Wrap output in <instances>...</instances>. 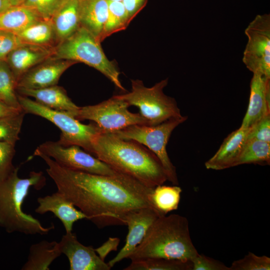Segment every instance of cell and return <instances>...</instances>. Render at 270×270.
Masks as SVG:
<instances>
[{
    "instance_id": "cell-1",
    "label": "cell",
    "mask_w": 270,
    "mask_h": 270,
    "mask_svg": "<svg viewBox=\"0 0 270 270\" xmlns=\"http://www.w3.org/2000/svg\"><path fill=\"white\" fill-rule=\"evenodd\" d=\"M34 155L47 164L46 172L58 191L99 228L124 224L125 216L130 212L146 207L156 210L151 198L154 188L130 176L124 174L103 176L72 170L60 166L36 150Z\"/></svg>"
},
{
    "instance_id": "cell-2",
    "label": "cell",
    "mask_w": 270,
    "mask_h": 270,
    "mask_svg": "<svg viewBox=\"0 0 270 270\" xmlns=\"http://www.w3.org/2000/svg\"><path fill=\"white\" fill-rule=\"evenodd\" d=\"M91 154L148 188H154L167 180L154 154L134 140L120 138L113 133L98 134L92 140Z\"/></svg>"
},
{
    "instance_id": "cell-3",
    "label": "cell",
    "mask_w": 270,
    "mask_h": 270,
    "mask_svg": "<svg viewBox=\"0 0 270 270\" xmlns=\"http://www.w3.org/2000/svg\"><path fill=\"white\" fill-rule=\"evenodd\" d=\"M199 253L190 238L187 218L177 214L159 216L128 258H165L192 261Z\"/></svg>"
},
{
    "instance_id": "cell-4",
    "label": "cell",
    "mask_w": 270,
    "mask_h": 270,
    "mask_svg": "<svg viewBox=\"0 0 270 270\" xmlns=\"http://www.w3.org/2000/svg\"><path fill=\"white\" fill-rule=\"evenodd\" d=\"M19 167L4 180L0 181V227L7 232H20L28 235L48 234L54 229L53 224L48 227L32 215L24 212L22 205L31 188L42 189L46 180L42 172H31L28 178L19 177Z\"/></svg>"
},
{
    "instance_id": "cell-5",
    "label": "cell",
    "mask_w": 270,
    "mask_h": 270,
    "mask_svg": "<svg viewBox=\"0 0 270 270\" xmlns=\"http://www.w3.org/2000/svg\"><path fill=\"white\" fill-rule=\"evenodd\" d=\"M51 58L84 63L100 72L120 90H126L115 63L106 56L100 42L83 27L54 46Z\"/></svg>"
},
{
    "instance_id": "cell-6",
    "label": "cell",
    "mask_w": 270,
    "mask_h": 270,
    "mask_svg": "<svg viewBox=\"0 0 270 270\" xmlns=\"http://www.w3.org/2000/svg\"><path fill=\"white\" fill-rule=\"evenodd\" d=\"M18 98L22 110L26 114H31L44 118L56 126L61 131L58 142L66 146H79L92 154V142L94 137L102 132L94 123L84 124L70 114L54 110L22 95L18 94Z\"/></svg>"
},
{
    "instance_id": "cell-7",
    "label": "cell",
    "mask_w": 270,
    "mask_h": 270,
    "mask_svg": "<svg viewBox=\"0 0 270 270\" xmlns=\"http://www.w3.org/2000/svg\"><path fill=\"white\" fill-rule=\"evenodd\" d=\"M168 80L166 78L148 88L142 80H132L131 91L116 96L130 106L138 108L139 113L147 120L148 125H156L170 118L182 116L175 99L164 92Z\"/></svg>"
},
{
    "instance_id": "cell-8",
    "label": "cell",
    "mask_w": 270,
    "mask_h": 270,
    "mask_svg": "<svg viewBox=\"0 0 270 270\" xmlns=\"http://www.w3.org/2000/svg\"><path fill=\"white\" fill-rule=\"evenodd\" d=\"M188 118L186 116L172 118L154 126L134 124L113 133L118 138L134 140L151 150L160 162L167 180L178 185L176 168L166 151V145L173 130Z\"/></svg>"
},
{
    "instance_id": "cell-9",
    "label": "cell",
    "mask_w": 270,
    "mask_h": 270,
    "mask_svg": "<svg viewBox=\"0 0 270 270\" xmlns=\"http://www.w3.org/2000/svg\"><path fill=\"white\" fill-rule=\"evenodd\" d=\"M130 106L115 95L96 104L80 107L75 118L92 121L102 132H114L134 124L148 125L140 113L130 112Z\"/></svg>"
},
{
    "instance_id": "cell-10",
    "label": "cell",
    "mask_w": 270,
    "mask_h": 270,
    "mask_svg": "<svg viewBox=\"0 0 270 270\" xmlns=\"http://www.w3.org/2000/svg\"><path fill=\"white\" fill-rule=\"evenodd\" d=\"M242 62L253 74L270 78V14L257 15L245 29Z\"/></svg>"
},
{
    "instance_id": "cell-11",
    "label": "cell",
    "mask_w": 270,
    "mask_h": 270,
    "mask_svg": "<svg viewBox=\"0 0 270 270\" xmlns=\"http://www.w3.org/2000/svg\"><path fill=\"white\" fill-rule=\"evenodd\" d=\"M36 150L68 169L103 176H116L122 174L78 146H65L58 142L48 141Z\"/></svg>"
},
{
    "instance_id": "cell-12",
    "label": "cell",
    "mask_w": 270,
    "mask_h": 270,
    "mask_svg": "<svg viewBox=\"0 0 270 270\" xmlns=\"http://www.w3.org/2000/svg\"><path fill=\"white\" fill-rule=\"evenodd\" d=\"M161 215L152 208H143L129 212L126 216L124 224L128 226V232L124 246L108 264L112 268L116 263L128 258L136 246L142 242L153 222Z\"/></svg>"
},
{
    "instance_id": "cell-13",
    "label": "cell",
    "mask_w": 270,
    "mask_h": 270,
    "mask_svg": "<svg viewBox=\"0 0 270 270\" xmlns=\"http://www.w3.org/2000/svg\"><path fill=\"white\" fill-rule=\"evenodd\" d=\"M59 243L62 254L68 258L70 270H110L92 246H86L78 240L75 233L66 232Z\"/></svg>"
},
{
    "instance_id": "cell-14",
    "label": "cell",
    "mask_w": 270,
    "mask_h": 270,
    "mask_svg": "<svg viewBox=\"0 0 270 270\" xmlns=\"http://www.w3.org/2000/svg\"><path fill=\"white\" fill-rule=\"evenodd\" d=\"M76 62L50 58L34 66L18 80L16 88L39 89L57 85L62 74Z\"/></svg>"
},
{
    "instance_id": "cell-15",
    "label": "cell",
    "mask_w": 270,
    "mask_h": 270,
    "mask_svg": "<svg viewBox=\"0 0 270 270\" xmlns=\"http://www.w3.org/2000/svg\"><path fill=\"white\" fill-rule=\"evenodd\" d=\"M270 114V78L253 74L250 96L246 114L240 128H250L264 116Z\"/></svg>"
},
{
    "instance_id": "cell-16",
    "label": "cell",
    "mask_w": 270,
    "mask_h": 270,
    "mask_svg": "<svg viewBox=\"0 0 270 270\" xmlns=\"http://www.w3.org/2000/svg\"><path fill=\"white\" fill-rule=\"evenodd\" d=\"M54 48L22 43L7 56L6 62L17 82L28 70L51 58Z\"/></svg>"
},
{
    "instance_id": "cell-17",
    "label": "cell",
    "mask_w": 270,
    "mask_h": 270,
    "mask_svg": "<svg viewBox=\"0 0 270 270\" xmlns=\"http://www.w3.org/2000/svg\"><path fill=\"white\" fill-rule=\"evenodd\" d=\"M35 212L38 214L52 212L62 224L66 232H72L74 223L87 216L61 192L57 191L50 195L39 197Z\"/></svg>"
},
{
    "instance_id": "cell-18",
    "label": "cell",
    "mask_w": 270,
    "mask_h": 270,
    "mask_svg": "<svg viewBox=\"0 0 270 270\" xmlns=\"http://www.w3.org/2000/svg\"><path fill=\"white\" fill-rule=\"evenodd\" d=\"M250 128L240 127L224 140L216 154L205 162L207 169L222 170L234 166L246 140Z\"/></svg>"
},
{
    "instance_id": "cell-19",
    "label": "cell",
    "mask_w": 270,
    "mask_h": 270,
    "mask_svg": "<svg viewBox=\"0 0 270 270\" xmlns=\"http://www.w3.org/2000/svg\"><path fill=\"white\" fill-rule=\"evenodd\" d=\"M16 90L20 95L34 98L44 106L66 112L74 118L80 108L70 98L66 90L57 85L39 89L17 88Z\"/></svg>"
},
{
    "instance_id": "cell-20",
    "label": "cell",
    "mask_w": 270,
    "mask_h": 270,
    "mask_svg": "<svg viewBox=\"0 0 270 270\" xmlns=\"http://www.w3.org/2000/svg\"><path fill=\"white\" fill-rule=\"evenodd\" d=\"M80 2L64 0L52 16L50 21L58 43L72 36L80 27Z\"/></svg>"
},
{
    "instance_id": "cell-21",
    "label": "cell",
    "mask_w": 270,
    "mask_h": 270,
    "mask_svg": "<svg viewBox=\"0 0 270 270\" xmlns=\"http://www.w3.org/2000/svg\"><path fill=\"white\" fill-rule=\"evenodd\" d=\"M108 14V0H80V26L88 30L99 41Z\"/></svg>"
},
{
    "instance_id": "cell-22",
    "label": "cell",
    "mask_w": 270,
    "mask_h": 270,
    "mask_svg": "<svg viewBox=\"0 0 270 270\" xmlns=\"http://www.w3.org/2000/svg\"><path fill=\"white\" fill-rule=\"evenodd\" d=\"M58 242L42 240L29 248L22 270H49L52 263L62 254Z\"/></svg>"
},
{
    "instance_id": "cell-23",
    "label": "cell",
    "mask_w": 270,
    "mask_h": 270,
    "mask_svg": "<svg viewBox=\"0 0 270 270\" xmlns=\"http://www.w3.org/2000/svg\"><path fill=\"white\" fill-rule=\"evenodd\" d=\"M41 20L43 19L28 8L11 6L0 14V30L17 34Z\"/></svg>"
},
{
    "instance_id": "cell-24",
    "label": "cell",
    "mask_w": 270,
    "mask_h": 270,
    "mask_svg": "<svg viewBox=\"0 0 270 270\" xmlns=\"http://www.w3.org/2000/svg\"><path fill=\"white\" fill-rule=\"evenodd\" d=\"M22 43L54 48L58 43L50 20H41L16 34Z\"/></svg>"
},
{
    "instance_id": "cell-25",
    "label": "cell",
    "mask_w": 270,
    "mask_h": 270,
    "mask_svg": "<svg viewBox=\"0 0 270 270\" xmlns=\"http://www.w3.org/2000/svg\"><path fill=\"white\" fill-rule=\"evenodd\" d=\"M182 190L178 185L159 184L155 186L151 198L155 208L161 215L178 209Z\"/></svg>"
},
{
    "instance_id": "cell-26",
    "label": "cell",
    "mask_w": 270,
    "mask_h": 270,
    "mask_svg": "<svg viewBox=\"0 0 270 270\" xmlns=\"http://www.w3.org/2000/svg\"><path fill=\"white\" fill-rule=\"evenodd\" d=\"M250 164H270V143L254 139L246 140L234 166Z\"/></svg>"
},
{
    "instance_id": "cell-27",
    "label": "cell",
    "mask_w": 270,
    "mask_h": 270,
    "mask_svg": "<svg viewBox=\"0 0 270 270\" xmlns=\"http://www.w3.org/2000/svg\"><path fill=\"white\" fill-rule=\"evenodd\" d=\"M124 270H192V264L179 259L148 258L132 260Z\"/></svg>"
},
{
    "instance_id": "cell-28",
    "label": "cell",
    "mask_w": 270,
    "mask_h": 270,
    "mask_svg": "<svg viewBox=\"0 0 270 270\" xmlns=\"http://www.w3.org/2000/svg\"><path fill=\"white\" fill-rule=\"evenodd\" d=\"M130 22L122 2L108 0V14L104 26L100 42L112 34L126 30Z\"/></svg>"
},
{
    "instance_id": "cell-29",
    "label": "cell",
    "mask_w": 270,
    "mask_h": 270,
    "mask_svg": "<svg viewBox=\"0 0 270 270\" xmlns=\"http://www.w3.org/2000/svg\"><path fill=\"white\" fill-rule=\"evenodd\" d=\"M16 81L6 60L0 61V99L9 106L21 108L16 93Z\"/></svg>"
},
{
    "instance_id": "cell-30",
    "label": "cell",
    "mask_w": 270,
    "mask_h": 270,
    "mask_svg": "<svg viewBox=\"0 0 270 270\" xmlns=\"http://www.w3.org/2000/svg\"><path fill=\"white\" fill-rule=\"evenodd\" d=\"M26 113L22 111L0 118V141L13 144L20 140V133Z\"/></svg>"
},
{
    "instance_id": "cell-31",
    "label": "cell",
    "mask_w": 270,
    "mask_h": 270,
    "mask_svg": "<svg viewBox=\"0 0 270 270\" xmlns=\"http://www.w3.org/2000/svg\"><path fill=\"white\" fill-rule=\"evenodd\" d=\"M230 270H270V258L249 252L243 258L234 261Z\"/></svg>"
},
{
    "instance_id": "cell-32",
    "label": "cell",
    "mask_w": 270,
    "mask_h": 270,
    "mask_svg": "<svg viewBox=\"0 0 270 270\" xmlns=\"http://www.w3.org/2000/svg\"><path fill=\"white\" fill-rule=\"evenodd\" d=\"M64 0H24L22 5L35 12L42 19L50 20Z\"/></svg>"
},
{
    "instance_id": "cell-33",
    "label": "cell",
    "mask_w": 270,
    "mask_h": 270,
    "mask_svg": "<svg viewBox=\"0 0 270 270\" xmlns=\"http://www.w3.org/2000/svg\"><path fill=\"white\" fill-rule=\"evenodd\" d=\"M14 144L0 141V181L6 178L14 169L12 160L15 154Z\"/></svg>"
},
{
    "instance_id": "cell-34",
    "label": "cell",
    "mask_w": 270,
    "mask_h": 270,
    "mask_svg": "<svg viewBox=\"0 0 270 270\" xmlns=\"http://www.w3.org/2000/svg\"><path fill=\"white\" fill-rule=\"evenodd\" d=\"M250 139L270 143V114L263 117L250 128L246 140Z\"/></svg>"
},
{
    "instance_id": "cell-35",
    "label": "cell",
    "mask_w": 270,
    "mask_h": 270,
    "mask_svg": "<svg viewBox=\"0 0 270 270\" xmlns=\"http://www.w3.org/2000/svg\"><path fill=\"white\" fill-rule=\"evenodd\" d=\"M21 44L16 34L0 30V61L5 60L8 54Z\"/></svg>"
},
{
    "instance_id": "cell-36",
    "label": "cell",
    "mask_w": 270,
    "mask_h": 270,
    "mask_svg": "<svg viewBox=\"0 0 270 270\" xmlns=\"http://www.w3.org/2000/svg\"><path fill=\"white\" fill-rule=\"evenodd\" d=\"M192 270H230L221 262L204 254H198L192 260Z\"/></svg>"
},
{
    "instance_id": "cell-37",
    "label": "cell",
    "mask_w": 270,
    "mask_h": 270,
    "mask_svg": "<svg viewBox=\"0 0 270 270\" xmlns=\"http://www.w3.org/2000/svg\"><path fill=\"white\" fill-rule=\"evenodd\" d=\"M146 0H122V2L130 22L144 6Z\"/></svg>"
},
{
    "instance_id": "cell-38",
    "label": "cell",
    "mask_w": 270,
    "mask_h": 270,
    "mask_svg": "<svg viewBox=\"0 0 270 270\" xmlns=\"http://www.w3.org/2000/svg\"><path fill=\"white\" fill-rule=\"evenodd\" d=\"M119 242L120 239L118 238H110L108 240L100 247L94 248L95 251L98 254V256L104 260L110 252L117 250Z\"/></svg>"
},
{
    "instance_id": "cell-39",
    "label": "cell",
    "mask_w": 270,
    "mask_h": 270,
    "mask_svg": "<svg viewBox=\"0 0 270 270\" xmlns=\"http://www.w3.org/2000/svg\"><path fill=\"white\" fill-rule=\"evenodd\" d=\"M22 110L8 105L0 100V118L18 113Z\"/></svg>"
},
{
    "instance_id": "cell-40",
    "label": "cell",
    "mask_w": 270,
    "mask_h": 270,
    "mask_svg": "<svg viewBox=\"0 0 270 270\" xmlns=\"http://www.w3.org/2000/svg\"><path fill=\"white\" fill-rule=\"evenodd\" d=\"M11 6L12 5L8 0H0V14L5 11Z\"/></svg>"
},
{
    "instance_id": "cell-41",
    "label": "cell",
    "mask_w": 270,
    "mask_h": 270,
    "mask_svg": "<svg viewBox=\"0 0 270 270\" xmlns=\"http://www.w3.org/2000/svg\"><path fill=\"white\" fill-rule=\"evenodd\" d=\"M12 6L22 5L24 0H8Z\"/></svg>"
},
{
    "instance_id": "cell-42",
    "label": "cell",
    "mask_w": 270,
    "mask_h": 270,
    "mask_svg": "<svg viewBox=\"0 0 270 270\" xmlns=\"http://www.w3.org/2000/svg\"><path fill=\"white\" fill-rule=\"evenodd\" d=\"M110 1L122 2V0H108Z\"/></svg>"
},
{
    "instance_id": "cell-43",
    "label": "cell",
    "mask_w": 270,
    "mask_h": 270,
    "mask_svg": "<svg viewBox=\"0 0 270 270\" xmlns=\"http://www.w3.org/2000/svg\"></svg>"
}]
</instances>
